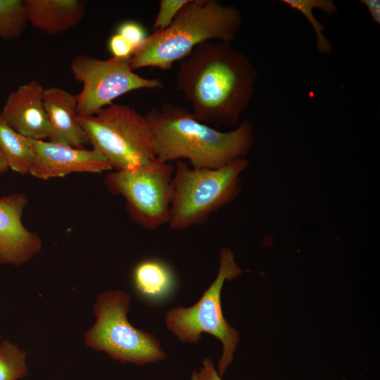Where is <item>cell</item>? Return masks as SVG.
Returning <instances> with one entry per match:
<instances>
[{"label": "cell", "instance_id": "1", "mask_svg": "<svg viewBox=\"0 0 380 380\" xmlns=\"http://www.w3.org/2000/svg\"><path fill=\"white\" fill-rule=\"evenodd\" d=\"M257 77L247 56L230 43L209 41L179 61L176 86L191 103L196 120L236 127L251 101Z\"/></svg>", "mask_w": 380, "mask_h": 380}, {"label": "cell", "instance_id": "2", "mask_svg": "<svg viewBox=\"0 0 380 380\" xmlns=\"http://www.w3.org/2000/svg\"><path fill=\"white\" fill-rule=\"evenodd\" d=\"M149 120L156 159L187 160L196 169H215L246 158L254 141L253 125L243 121L222 132L196 120L192 113L172 103L150 110Z\"/></svg>", "mask_w": 380, "mask_h": 380}, {"label": "cell", "instance_id": "3", "mask_svg": "<svg viewBox=\"0 0 380 380\" xmlns=\"http://www.w3.org/2000/svg\"><path fill=\"white\" fill-rule=\"evenodd\" d=\"M242 23L241 11L233 6L217 0H188L169 27L148 36L130 58V66L133 70H170L202 43H231Z\"/></svg>", "mask_w": 380, "mask_h": 380}, {"label": "cell", "instance_id": "4", "mask_svg": "<svg viewBox=\"0 0 380 380\" xmlns=\"http://www.w3.org/2000/svg\"><path fill=\"white\" fill-rule=\"evenodd\" d=\"M248 163L241 158L219 168L196 169L184 160L176 161L170 228L182 231L201 224L232 202L241 191L240 176Z\"/></svg>", "mask_w": 380, "mask_h": 380}, {"label": "cell", "instance_id": "5", "mask_svg": "<svg viewBox=\"0 0 380 380\" xmlns=\"http://www.w3.org/2000/svg\"><path fill=\"white\" fill-rule=\"evenodd\" d=\"M93 149L121 171L156 160L148 119L124 104L111 103L90 115H78Z\"/></svg>", "mask_w": 380, "mask_h": 380}, {"label": "cell", "instance_id": "6", "mask_svg": "<svg viewBox=\"0 0 380 380\" xmlns=\"http://www.w3.org/2000/svg\"><path fill=\"white\" fill-rule=\"evenodd\" d=\"M244 272L235 261L233 251L222 247L217 274L199 300L190 307L172 308L165 317L167 329L182 343H196L203 333L222 343V353L217 369L221 377L232 364L240 339L238 331L224 317L221 291L225 281H232Z\"/></svg>", "mask_w": 380, "mask_h": 380}, {"label": "cell", "instance_id": "7", "mask_svg": "<svg viewBox=\"0 0 380 380\" xmlns=\"http://www.w3.org/2000/svg\"><path fill=\"white\" fill-rule=\"evenodd\" d=\"M130 305L131 297L125 291L100 293L93 307L96 321L84 334L86 345L121 362L144 365L165 360L160 341L130 324Z\"/></svg>", "mask_w": 380, "mask_h": 380}, {"label": "cell", "instance_id": "8", "mask_svg": "<svg viewBox=\"0 0 380 380\" xmlns=\"http://www.w3.org/2000/svg\"><path fill=\"white\" fill-rule=\"evenodd\" d=\"M175 166L156 160L134 169L108 173L104 184L123 197L130 218L148 230L168 224Z\"/></svg>", "mask_w": 380, "mask_h": 380}, {"label": "cell", "instance_id": "9", "mask_svg": "<svg viewBox=\"0 0 380 380\" xmlns=\"http://www.w3.org/2000/svg\"><path fill=\"white\" fill-rule=\"evenodd\" d=\"M70 69L75 80L82 84L75 95L78 115L95 114L132 91L163 87L160 80L136 73L130 66V58L99 59L81 53L71 60Z\"/></svg>", "mask_w": 380, "mask_h": 380}, {"label": "cell", "instance_id": "10", "mask_svg": "<svg viewBox=\"0 0 380 380\" xmlns=\"http://www.w3.org/2000/svg\"><path fill=\"white\" fill-rule=\"evenodd\" d=\"M34 153L30 174L41 179L61 177L72 172L100 173L112 170L94 149L31 139Z\"/></svg>", "mask_w": 380, "mask_h": 380}, {"label": "cell", "instance_id": "11", "mask_svg": "<svg viewBox=\"0 0 380 380\" xmlns=\"http://www.w3.org/2000/svg\"><path fill=\"white\" fill-rule=\"evenodd\" d=\"M27 203V196L22 193L0 197V265H20L42 248L39 236L22 222Z\"/></svg>", "mask_w": 380, "mask_h": 380}, {"label": "cell", "instance_id": "12", "mask_svg": "<svg viewBox=\"0 0 380 380\" xmlns=\"http://www.w3.org/2000/svg\"><path fill=\"white\" fill-rule=\"evenodd\" d=\"M44 91L39 81L30 80L8 95L0 111L10 127L33 140H44L51 134L44 104Z\"/></svg>", "mask_w": 380, "mask_h": 380}, {"label": "cell", "instance_id": "13", "mask_svg": "<svg viewBox=\"0 0 380 380\" xmlns=\"http://www.w3.org/2000/svg\"><path fill=\"white\" fill-rule=\"evenodd\" d=\"M44 104L51 127L49 141L76 148L88 143L78 120L75 95L59 87L44 89Z\"/></svg>", "mask_w": 380, "mask_h": 380}, {"label": "cell", "instance_id": "14", "mask_svg": "<svg viewBox=\"0 0 380 380\" xmlns=\"http://www.w3.org/2000/svg\"><path fill=\"white\" fill-rule=\"evenodd\" d=\"M27 23L47 34L64 32L83 18L84 0H23Z\"/></svg>", "mask_w": 380, "mask_h": 380}, {"label": "cell", "instance_id": "15", "mask_svg": "<svg viewBox=\"0 0 380 380\" xmlns=\"http://www.w3.org/2000/svg\"><path fill=\"white\" fill-rule=\"evenodd\" d=\"M133 282L141 296L151 301H158L172 291L175 279L172 270L165 263L148 259L135 267Z\"/></svg>", "mask_w": 380, "mask_h": 380}, {"label": "cell", "instance_id": "16", "mask_svg": "<svg viewBox=\"0 0 380 380\" xmlns=\"http://www.w3.org/2000/svg\"><path fill=\"white\" fill-rule=\"evenodd\" d=\"M0 152L8 168L20 175L30 174L34 153L31 139L10 127L0 113Z\"/></svg>", "mask_w": 380, "mask_h": 380}, {"label": "cell", "instance_id": "17", "mask_svg": "<svg viewBox=\"0 0 380 380\" xmlns=\"http://www.w3.org/2000/svg\"><path fill=\"white\" fill-rule=\"evenodd\" d=\"M281 2L300 12L310 23L317 37V49L319 53H331L332 46L323 33L324 26L315 18L312 11L317 8L327 15H332L337 11L334 2L331 0H282Z\"/></svg>", "mask_w": 380, "mask_h": 380}, {"label": "cell", "instance_id": "18", "mask_svg": "<svg viewBox=\"0 0 380 380\" xmlns=\"http://www.w3.org/2000/svg\"><path fill=\"white\" fill-rule=\"evenodd\" d=\"M27 24L23 0H0V39L19 38Z\"/></svg>", "mask_w": 380, "mask_h": 380}, {"label": "cell", "instance_id": "19", "mask_svg": "<svg viewBox=\"0 0 380 380\" xmlns=\"http://www.w3.org/2000/svg\"><path fill=\"white\" fill-rule=\"evenodd\" d=\"M27 353L8 340L0 342V380H18L27 374Z\"/></svg>", "mask_w": 380, "mask_h": 380}, {"label": "cell", "instance_id": "20", "mask_svg": "<svg viewBox=\"0 0 380 380\" xmlns=\"http://www.w3.org/2000/svg\"><path fill=\"white\" fill-rule=\"evenodd\" d=\"M188 0H160L153 25L154 31L163 30L170 25Z\"/></svg>", "mask_w": 380, "mask_h": 380}, {"label": "cell", "instance_id": "21", "mask_svg": "<svg viewBox=\"0 0 380 380\" xmlns=\"http://www.w3.org/2000/svg\"><path fill=\"white\" fill-rule=\"evenodd\" d=\"M115 32L125 38L133 47L134 51L144 42L148 36L144 27L139 23L132 20L122 22L118 26Z\"/></svg>", "mask_w": 380, "mask_h": 380}, {"label": "cell", "instance_id": "22", "mask_svg": "<svg viewBox=\"0 0 380 380\" xmlns=\"http://www.w3.org/2000/svg\"><path fill=\"white\" fill-rule=\"evenodd\" d=\"M108 47L112 57L117 58H130L134 51L130 44L116 32L110 37Z\"/></svg>", "mask_w": 380, "mask_h": 380}, {"label": "cell", "instance_id": "23", "mask_svg": "<svg viewBox=\"0 0 380 380\" xmlns=\"http://www.w3.org/2000/svg\"><path fill=\"white\" fill-rule=\"evenodd\" d=\"M191 380H222L219 375L213 360L206 357L202 361L198 370L192 372Z\"/></svg>", "mask_w": 380, "mask_h": 380}, {"label": "cell", "instance_id": "24", "mask_svg": "<svg viewBox=\"0 0 380 380\" xmlns=\"http://www.w3.org/2000/svg\"><path fill=\"white\" fill-rule=\"evenodd\" d=\"M360 3L365 6L371 16L372 20L376 24H380V1L360 0Z\"/></svg>", "mask_w": 380, "mask_h": 380}, {"label": "cell", "instance_id": "25", "mask_svg": "<svg viewBox=\"0 0 380 380\" xmlns=\"http://www.w3.org/2000/svg\"><path fill=\"white\" fill-rule=\"evenodd\" d=\"M8 169L3 155L0 152V175L5 173Z\"/></svg>", "mask_w": 380, "mask_h": 380}, {"label": "cell", "instance_id": "26", "mask_svg": "<svg viewBox=\"0 0 380 380\" xmlns=\"http://www.w3.org/2000/svg\"><path fill=\"white\" fill-rule=\"evenodd\" d=\"M1 341V336H0V342Z\"/></svg>", "mask_w": 380, "mask_h": 380}]
</instances>
